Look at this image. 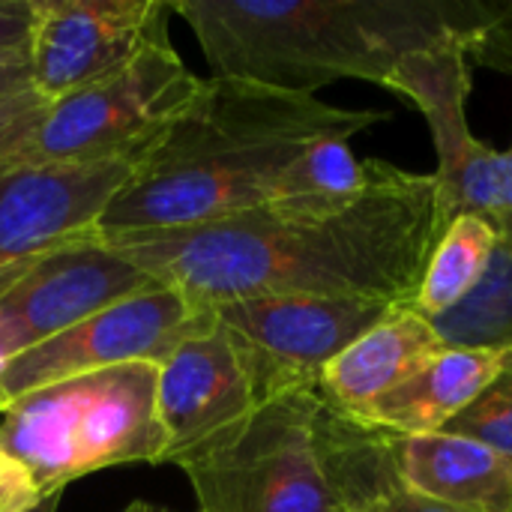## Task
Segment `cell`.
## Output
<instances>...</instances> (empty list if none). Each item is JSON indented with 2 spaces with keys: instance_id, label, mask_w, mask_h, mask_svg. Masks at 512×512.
Segmentation results:
<instances>
[{
  "instance_id": "9c48e42d",
  "label": "cell",
  "mask_w": 512,
  "mask_h": 512,
  "mask_svg": "<svg viewBox=\"0 0 512 512\" xmlns=\"http://www.w3.org/2000/svg\"><path fill=\"white\" fill-rule=\"evenodd\" d=\"M156 282L102 237L0 270V372L24 351Z\"/></svg>"
},
{
  "instance_id": "7a4b0ae2",
  "label": "cell",
  "mask_w": 512,
  "mask_h": 512,
  "mask_svg": "<svg viewBox=\"0 0 512 512\" xmlns=\"http://www.w3.org/2000/svg\"><path fill=\"white\" fill-rule=\"evenodd\" d=\"M387 117L240 78H201L111 201L99 237L189 228L285 201L288 174L306 150L351 141Z\"/></svg>"
},
{
  "instance_id": "d4e9b609",
  "label": "cell",
  "mask_w": 512,
  "mask_h": 512,
  "mask_svg": "<svg viewBox=\"0 0 512 512\" xmlns=\"http://www.w3.org/2000/svg\"><path fill=\"white\" fill-rule=\"evenodd\" d=\"M393 512H462V510H453V507H447V504H438V501H432V498H423V495H417V492L405 489V483H402V486H399V492H396V501H393Z\"/></svg>"
},
{
  "instance_id": "603a6c76",
  "label": "cell",
  "mask_w": 512,
  "mask_h": 512,
  "mask_svg": "<svg viewBox=\"0 0 512 512\" xmlns=\"http://www.w3.org/2000/svg\"><path fill=\"white\" fill-rule=\"evenodd\" d=\"M36 0H0V54L30 45Z\"/></svg>"
},
{
  "instance_id": "5bb4252c",
  "label": "cell",
  "mask_w": 512,
  "mask_h": 512,
  "mask_svg": "<svg viewBox=\"0 0 512 512\" xmlns=\"http://www.w3.org/2000/svg\"><path fill=\"white\" fill-rule=\"evenodd\" d=\"M444 348L447 342L429 318L414 306H393L375 327L327 363L318 390L333 408L354 417L369 402L414 378Z\"/></svg>"
},
{
  "instance_id": "2e32d148",
  "label": "cell",
  "mask_w": 512,
  "mask_h": 512,
  "mask_svg": "<svg viewBox=\"0 0 512 512\" xmlns=\"http://www.w3.org/2000/svg\"><path fill=\"white\" fill-rule=\"evenodd\" d=\"M405 489L462 512H512V462L459 435L396 438Z\"/></svg>"
},
{
  "instance_id": "cb8c5ba5",
  "label": "cell",
  "mask_w": 512,
  "mask_h": 512,
  "mask_svg": "<svg viewBox=\"0 0 512 512\" xmlns=\"http://www.w3.org/2000/svg\"><path fill=\"white\" fill-rule=\"evenodd\" d=\"M24 90H33V66L27 45L0 54V102Z\"/></svg>"
},
{
  "instance_id": "d6986e66",
  "label": "cell",
  "mask_w": 512,
  "mask_h": 512,
  "mask_svg": "<svg viewBox=\"0 0 512 512\" xmlns=\"http://www.w3.org/2000/svg\"><path fill=\"white\" fill-rule=\"evenodd\" d=\"M441 432L486 444L512 462V348L501 375Z\"/></svg>"
},
{
  "instance_id": "8992f818",
  "label": "cell",
  "mask_w": 512,
  "mask_h": 512,
  "mask_svg": "<svg viewBox=\"0 0 512 512\" xmlns=\"http://www.w3.org/2000/svg\"><path fill=\"white\" fill-rule=\"evenodd\" d=\"M198 84L201 78L180 60L171 36L153 42L129 66L54 99L36 138L12 168L99 162L147 150L195 96Z\"/></svg>"
},
{
  "instance_id": "30bf717a",
  "label": "cell",
  "mask_w": 512,
  "mask_h": 512,
  "mask_svg": "<svg viewBox=\"0 0 512 512\" xmlns=\"http://www.w3.org/2000/svg\"><path fill=\"white\" fill-rule=\"evenodd\" d=\"M393 306L360 297L276 294L210 306L213 318L249 351L267 399L318 387L321 372Z\"/></svg>"
},
{
  "instance_id": "4316f807",
  "label": "cell",
  "mask_w": 512,
  "mask_h": 512,
  "mask_svg": "<svg viewBox=\"0 0 512 512\" xmlns=\"http://www.w3.org/2000/svg\"><path fill=\"white\" fill-rule=\"evenodd\" d=\"M120 512H147V504H144V501H132L126 510H120Z\"/></svg>"
},
{
  "instance_id": "8fae6325",
  "label": "cell",
  "mask_w": 512,
  "mask_h": 512,
  "mask_svg": "<svg viewBox=\"0 0 512 512\" xmlns=\"http://www.w3.org/2000/svg\"><path fill=\"white\" fill-rule=\"evenodd\" d=\"M264 402L267 393L249 351L210 318L204 330L183 339L159 363L156 414L165 438L162 462L183 468Z\"/></svg>"
},
{
  "instance_id": "7c38bea8",
  "label": "cell",
  "mask_w": 512,
  "mask_h": 512,
  "mask_svg": "<svg viewBox=\"0 0 512 512\" xmlns=\"http://www.w3.org/2000/svg\"><path fill=\"white\" fill-rule=\"evenodd\" d=\"M147 150L0 171V270L99 237L102 216Z\"/></svg>"
},
{
  "instance_id": "ac0fdd59",
  "label": "cell",
  "mask_w": 512,
  "mask_h": 512,
  "mask_svg": "<svg viewBox=\"0 0 512 512\" xmlns=\"http://www.w3.org/2000/svg\"><path fill=\"white\" fill-rule=\"evenodd\" d=\"M498 243L480 288L435 327L450 348H512V207L492 213Z\"/></svg>"
},
{
  "instance_id": "6da1fadb",
  "label": "cell",
  "mask_w": 512,
  "mask_h": 512,
  "mask_svg": "<svg viewBox=\"0 0 512 512\" xmlns=\"http://www.w3.org/2000/svg\"><path fill=\"white\" fill-rule=\"evenodd\" d=\"M435 198V174L366 159V183L351 198H291L105 243L201 309L276 294L414 306L438 240Z\"/></svg>"
},
{
  "instance_id": "ba28073f",
  "label": "cell",
  "mask_w": 512,
  "mask_h": 512,
  "mask_svg": "<svg viewBox=\"0 0 512 512\" xmlns=\"http://www.w3.org/2000/svg\"><path fill=\"white\" fill-rule=\"evenodd\" d=\"M210 318V309L189 303L165 285L132 294L15 357L0 372V411L66 378L129 363L159 366L183 339L204 330Z\"/></svg>"
},
{
  "instance_id": "f1b7e54d",
  "label": "cell",
  "mask_w": 512,
  "mask_h": 512,
  "mask_svg": "<svg viewBox=\"0 0 512 512\" xmlns=\"http://www.w3.org/2000/svg\"><path fill=\"white\" fill-rule=\"evenodd\" d=\"M510 9H512V0H510Z\"/></svg>"
},
{
  "instance_id": "9a60e30c",
  "label": "cell",
  "mask_w": 512,
  "mask_h": 512,
  "mask_svg": "<svg viewBox=\"0 0 512 512\" xmlns=\"http://www.w3.org/2000/svg\"><path fill=\"white\" fill-rule=\"evenodd\" d=\"M504 348H444L414 378L369 402L357 423L384 429L396 438L438 435L456 420L504 369Z\"/></svg>"
},
{
  "instance_id": "277c9868",
  "label": "cell",
  "mask_w": 512,
  "mask_h": 512,
  "mask_svg": "<svg viewBox=\"0 0 512 512\" xmlns=\"http://www.w3.org/2000/svg\"><path fill=\"white\" fill-rule=\"evenodd\" d=\"M396 462V435L357 423L318 387L267 399L183 465L198 512H333Z\"/></svg>"
},
{
  "instance_id": "484cf974",
  "label": "cell",
  "mask_w": 512,
  "mask_h": 512,
  "mask_svg": "<svg viewBox=\"0 0 512 512\" xmlns=\"http://www.w3.org/2000/svg\"><path fill=\"white\" fill-rule=\"evenodd\" d=\"M60 498H63V492H51L45 501H39V504H36L30 512H57V507H60Z\"/></svg>"
},
{
  "instance_id": "e0dca14e",
  "label": "cell",
  "mask_w": 512,
  "mask_h": 512,
  "mask_svg": "<svg viewBox=\"0 0 512 512\" xmlns=\"http://www.w3.org/2000/svg\"><path fill=\"white\" fill-rule=\"evenodd\" d=\"M498 231L486 213L456 216L432 246L414 309L432 324L459 309L486 279Z\"/></svg>"
},
{
  "instance_id": "52a82bcc",
  "label": "cell",
  "mask_w": 512,
  "mask_h": 512,
  "mask_svg": "<svg viewBox=\"0 0 512 512\" xmlns=\"http://www.w3.org/2000/svg\"><path fill=\"white\" fill-rule=\"evenodd\" d=\"M474 60L465 45H441L408 57L387 90L411 102L429 123L435 171V234L462 213H498L512 207V150L501 153L468 126ZM438 243V240H435Z\"/></svg>"
},
{
  "instance_id": "ffe728a7",
  "label": "cell",
  "mask_w": 512,
  "mask_h": 512,
  "mask_svg": "<svg viewBox=\"0 0 512 512\" xmlns=\"http://www.w3.org/2000/svg\"><path fill=\"white\" fill-rule=\"evenodd\" d=\"M51 99H45L36 87L15 93L0 102V171L12 168L15 159L36 138Z\"/></svg>"
},
{
  "instance_id": "83f0119b",
  "label": "cell",
  "mask_w": 512,
  "mask_h": 512,
  "mask_svg": "<svg viewBox=\"0 0 512 512\" xmlns=\"http://www.w3.org/2000/svg\"><path fill=\"white\" fill-rule=\"evenodd\" d=\"M147 512H171V510H165V507H153V504H147Z\"/></svg>"
},
{
  "instance_id": "7402d4cb",
  "label": "cell",
  "mask_w": 512,
  "mask_h": 512,
  "mask_svg": "<svg viewBox=\"0 0 512 512\" xmlns=\"http://www.w3.org/2000/svg\"><path fill=\"white\" fill-rule=\"evenodd\" d=\"M48 492L36 483V477L0 447V512H30Z\"/></svg>"
},
{
  "instance_id": "5b68a950",
  "label": "cell",
  "mask_w": 512,
  "mask_h": 512,
  "mask_svg": "<svg viewBox=\"0 0 512 512\" xmlns=\"http://www.w3.org/2000/svg\"><path fill=\"white\" fill-rule=\"evenodd\" d=\"M156 363H129L33 390L0 411V447L51 495L117 468L162 465Z\"/></svg>"
},
{
  "instance_id": "4fadbf2b",
  "label": "cell",
  "mask_w": 512,
  "mask_h": 512,
  "mask_svg": "<svg viewBox=\"0 0 512 512\" xmlns=\"http://www.w3.org/2000/svg\"><path fill=\"white\" fill-rule=\"evenodd\" d=\"M159 0H36L30 36L33 87L45 99L75 93L168 39Z\"/></svg>"
},
{
  "instance_id": "3957f363",
  "label": "cell",
  "mask_w": 512,
  "mask_h": 512,
  "mask_svg": "<svg viewBox=\"0 0 512 512\" xmlns=\"http://www.w3.org/2000/svg\"><path fill=\"white\" fill-rule=\"evenodd\" d=\"M213 75L315 96L336 81L390 87L441 45L512 69V9L483 0H177Z\"/></svg>"
},
{
  "instance_id": "44dd1931",
  "label": "cell",
  "mask_w": 512,
  "mask_h": 512,
  "mask_svg": "<svg viewBox=\"0 0 512 512\" xmlns=\"http://www.w3.org/2000/svg\"><path fill=\"white\" fill-rule=\"evenodd\" d=\"M402 486V477H399V468L396 462L381 468L378 474L360 480L333 512H393V501H396V492Z\"/></svg>"
}]
</instances>
